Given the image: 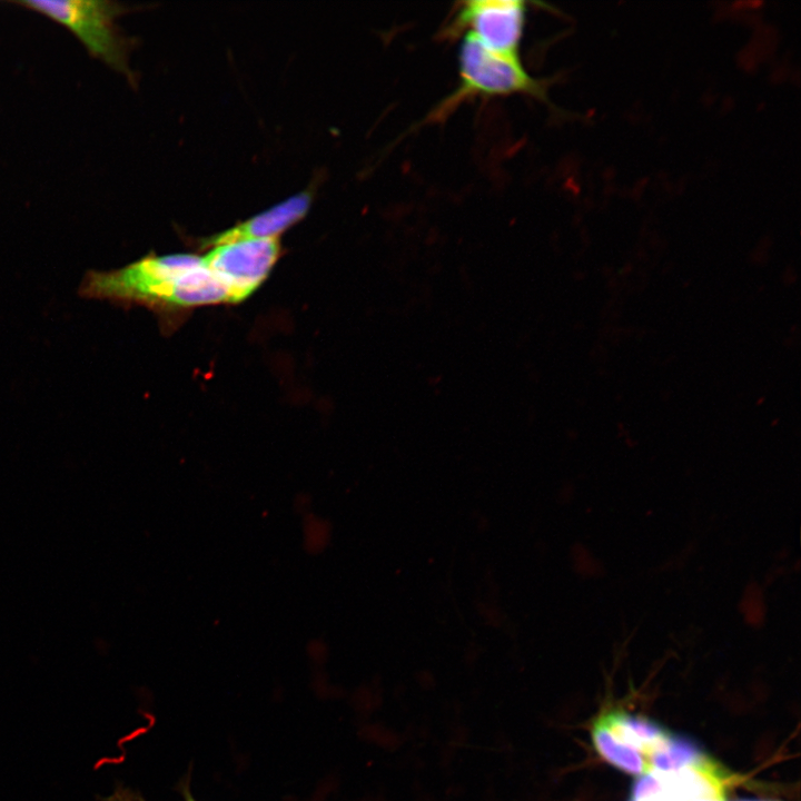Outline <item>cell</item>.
I'll return each mask as SVG.
<instances>
[{"label": "cell", "mask_w": 801, "mask_h": 801, "mask_svg": "<svg viewBox=\"0 0 801 801\" xmlns=\"http://www.w3.org/2000/svg\"><path fill=\"white\" fill-rule=\"evenodd\" d=\"M113 801H140V800H137V799H135L134 797H128V795H125V794H123V795H120V797H116V798L113 799ZM186 801H195V800H194V798H192L190 794H188Z\"/></svg>", "instance_id": "8"}, {"label": "cell", "mask_w": 801, "mask_h": 801, "mask_svg": "<svg viewBox=\"0 0 801 801\" xmlns=\"http://www.w3.org/2000/svg\"><path fill=\"white\" fill-rule=\"evenodd\" d=\"M459 81L427 117L437 120L468 98L531 95L546 100L541 81L524 69L517 56L494 51L466 32L458 53Z\"/></svg>", "instance_id": "4"}, {"label": "cell", "mask_w": 801, "mask_h": 801, "mask_svg": "<svg viewBox=\"0 0 801 801\" xmlns=\"http://www.w3.org/2000/svg\"><path fill=\"white\" fill-rule=\"evenodd\" d=\"M79 294L90 299L159 310L229 303L227 291L202 257L194 254H149L118 269L89 270L81 280Z\"/></svg>", "instance_id": "1"}, {"label": "cell", "mask_w": 801, "mask_h": 801, "mask_svg": "<svg viewBox=\"0 0 801 801\" xmlns=\"http://www.w3.org/2000/svg\"><path fill=\"white\" fill-rule=\"evenodd\" d=\"M12 3L37 12L66 28L87 52L136 82L129 67L134 40L118 24L132 8L111 0H23Z\"/></svg>", "instance_id": "3"}, {"label": "cell", "mask_w": 801, "mask_h": 801, "mask_svg": "<svg viewBox=\"0 0 801 801\" xmlns=\"http://www.w3.org/2000/svg\"><path fill=\"white\" fill-rule=\"evenodd\" d=\"M312 199L310 190L300 191L229 229L201 239L200 245L202 248H211L244 239L279 238V235L306 216Z\"/></svg>", "instance_id": "7"}, {"label": "cell", "mask_w": 801, "mask_h": 801, "mask_svg": "<svg viewBox=\"0 0 801 801\" xmlns=\"http://www.w3.org/2000/svg\"><path fill=\"white\" fill-rule=\"evenodd\" d=\"M281 250L279 238L244 239L211 247L202 260L235 304L258 289Z\"/></svg>", "instance_id": "5"}, {"label": "cell", "mask_w": 801, "mask_h": 801, "mask_svg": "<svg viewBox=\"0 0 801 801\" xmlns=\"http://www.w3.org/2000/svg\"><path fill=\"white\" fill-rule=\"evenodd\" d=\"M526 6L518 0H472L459 4L445 36H456L464 28L487 48L517 56Z\"/></svg>", "instance_id": "6"}, {"label": "cell", "mask_w": 801, "mask_h": 801, "mask_svg": "<svg viewBox=\"0 0 801 801\" xmlns=\"http://www.w3.org/2000/svg\"><path fill=\"white\" fill-rule=\"evenodd\" d=\"M591 735L595 750L606 762L640 777L652 771L678 770L706 758L693 742L624 711L601 714Z\"/></svg>", "instance_id": "2"}]
</instances>
